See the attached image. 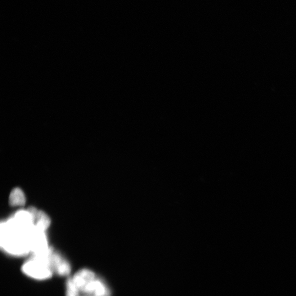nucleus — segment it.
Instances as JSON below:
<instances>
[{"instance_id":"f257e3e1","label":"nucleus","mask_w":296,"mask_h":296,"mask_svg":"<svg viewBox=\"0 0 296 296\" xmlns=\"http://www.w3.org/2000/svg\"><path fill=\"white\" fill-rule=\"evenodd\" d=\"M34 227L24 226L13 218L2 224L1 246L3 252L16 257L31 255V237Z\"/></svg>"},{"instance_id":"f03ea898","label":"nucleus","mask_w":296,"mask_h":296,"mask_svg":"<svg viewBox=\"0 0 296 296\" xmlns=\"http://www.w3.org/2000/svg\"><path fill=\"white\" fill-rule=\"evenodd\" d=\"M53 251L42 254H31L22 264L21 270L27 277L37 281H44L53 276L54 273L50 262Z\"/></svg>"},{"instance_id":"7ed1b4c3","label":"nucleus","mask_w":296,"mask_h":296,"mask_svg":"<svg viewBox=\"0 0 296 296\" xmlns=\"http://www.w3.org/2000/svg\"><path fill=\"white\" fill-rule=\"evenodd\" d=\"M50 262L54 275L61 277H68L72 271L68 260L54 250L50 255Z\"/></svg>"},{"instance_id":"20e7f679","label":"nucleus","mask_w":296,"mask_h":296,"mask_svg":"<svg viewBox=\"0 0 296 296\" xmlns=\"http://www.w3.org/2000/svg\"><path fill=\"white\" fill-rule=\"evenodd\" d=\"M82 296H111L110 287L101 277L97 276L81 294Z\"/></svg>"},{"instance_id":"39448f33","label":"nucleus","mask_w":296,"mask_h":296,"mask_svg":"<svg viewBox=\"0 0 296 296\" xmlns=\"http://www.w3.org/2000/svg\"><path fill=\"white\" fill-rule=\"evenodd\" d=\"M97 276L96 274L88 268H83L70 276L76 288L82 294L87 286Z\"/></svg>"},{"instance_id":"423d86ee","label":"nucleus","mask_w":296,"mask_h":296,"mask_svg":"<svg viewBox=\"0 0 296 296\" xmlns=\"http://www.w3.org/2000/svg\"><path fill=\"white\" fill-rule=\"evenodd\" d=\"M10 203L13 206H23L26 203L25 194L20 188L13 190L10 196Z\"/></svg>"},{"instance_id":"0eeeda50","label":"nucleus","mask_w":296,"mask_h":296,"mask_svg":"<svg viewBox=\"0 0 296 296\" xmlns=\"http://www.w3.org/2000/svg\"><path fill=\"white\" fill-rule=\"evenodd\" d=\"M51 221L47 215L42 211H39L35 221V226L40 230L46 231Z\"/></svg>"},{"instance_id":"6e6552de","label":"nucleus","mask_w":296,"mask_h":296,"mask_svg":"<svg viewBox=\"0 0 296 296\" xmlns=\"http://www.w3.org/2000/svg\"><path fill=\"white\" fill-rule=\"evenodd\" d=\"M65 296H82L79 293H74L66 290Z\"/></svg>"},{"instance_id":"1a4fd4ad","label":"nucleus","mask_w":296,"mask_h":296,"mask_svg":"<svg viewBox=\"0 0 296 296\" xmlns=\"http://www.w3.org/2000/svg\"></svg>"}]
</instances>
